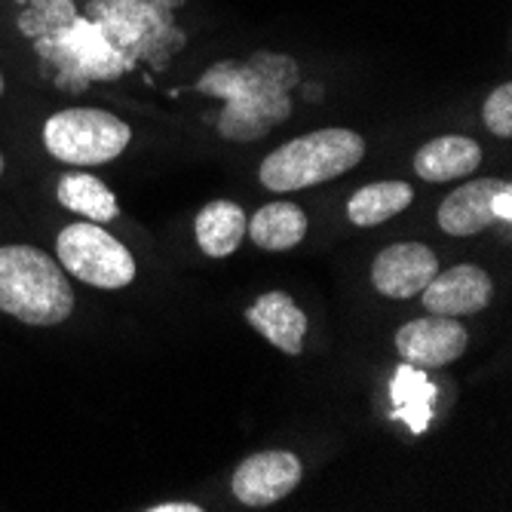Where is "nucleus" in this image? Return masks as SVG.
Wrapping results in <instances>:
<instances>
[{"mask_svg": "<svg viewBox=\"0 0 512 512\" xmlns=\"http://www.w3.org/2000/svg\"><path fill=\"white\" fill-rule=\"evenodd\" d=\"M494 298L491 276L476 264H457L436 273L421 292L424 310L436 316H473L485 310Z\"/></svg>", "mask_w": 512, "mask_h": 512, "instance_id": "9", "label": "nucleus"}, {"mask_svg": "<svg viewBox=\"0 0 512 512\" xmlns=\"http://www.w3.org/2000/svg\"><path fill=\"white\" fill-rule=\"evenodd\" d=\"M148 512H203V506H197V503H157V506H148Z\"/></svg>", "mask_w": 512, "mask_h": 512, "instance_id": "19", "label": "nucleus"}, {"mask_svg": "<svg viewBox=\"0 0 512 512\" xmlns=\"http://www.w3.org/2000/svg\"><path fill=\"white\" fill-rule=\"evenodd\" d=\"M132 142V129L99 108H68L46 120L43 145L56 160L74 166H99L117 160Z\"/></svg>", "mask_w": 512, "mask_h": 512, "instance_id": "4", "label": "nucleus"}, {"mask_svg": "<svg viewBox=\"0 0 512 512\" xmlns=\"http://www.w3.org/2000/svg\"><path fill=\"white\" fill-rule=\"evenodd\" d=\"M365 157L362 135L353 129H319L301 138H292L289 145L276 148L258 169V178L267 191L289 194L307 191L322 181H332L359 166Z\"/></svg>", "mask_w": 512, "mask_h": 512, "instance_id": "3", "label": "nucleus"}, {"mask_svg": "<svg viewBox=\"0 0 512 512\" xmlns=\"http://www.w3.org/2000/svg\"><path fill=\"white\" fill-rule=\"evenodd\" d=\"M470 344L467 329L457 316H421L396 332V353L414 368H445L457 362Z\"/></svg>", "mask_w": 512, "mask_h": 512, "instance_id": "6", "label": "nucleus"}, {"mask_svg": "<svg viewBox=\"0 0 512 512\" xmlns=\"http://www.w3.org/2000/svg\"><path fill=\"white\" fill-rule=\"evenodd\" d=\"M482 166V148L467 135H439L414 154V172L430 184L470 178Z\"/></svg>", "mask_w": 512, "mask_h": 512, "instance_id": "12", "label": "nucleus"}, {"mask_svg": "<svg viewBox=\"0 0 512 512\" xmlns=\"http://www.w3.org/2000/svg\"><path fill=\"white\" fill-rule=\"evenodd\" d=\"M509 181L497 178H476L467 181L463 188H454L442 206H439V227L448 237H476L482 230H488L497 218L491 209V200L500 188H506Z\"/></svg>", "mask_w": 512, "mask_h": 512, "instance_id": "10", "label": "nucleus"}, {"mask_svg": "<svg viewBox=\"0 0 512 512\" xmlns=\"http://www.w3.org/2000/svg\"><path fill=\"white\" fill-rule=\"evenodd\" d=\"M246 212L230 200H212L197 215V246L209 258L234 255L246 237Z\"/></svg>", "mask_w": 512, "mask_h": 512, "instance_id": "13", "label": "nucleus"}, {"mask_svg": "<svg viewBox=\"0 0 512 512\" xmlns=\"http://www.w3.org/2000/svg\"><path fill=\"white\" fill-rule=\"evenodd\" d=\"M4 169H7V163H4V154H0V175H4Z\"/></svg>", "mask_w": 512, "mask_h": 512, "instance_id": "20", "label": "nucleus"}, {"mask_svg": "<svg viewBox=\"0 0 512 512\" xmlns=\"http://www.w3.org/2000/svg\"><path fill=\"white\" fill-rule=\"evenodd\" d=\"M0 96H4V74H0Z\"/></svg>", "mask_w": 512, "mask_h": 512, "instance_id": "21", "label": "nucleus"}, {"mask_svg": "<svg viewBox=\"0 0 512 512\" xmlns=\"http://www.w3.org/2000/svg\"><path fill=\"white\" fill-rule=\"evenodd\" d=\"M270 65L273 68L258 65V59L255 68L218 65L200 80V89L209 96L230 99V108L224 111L218 129L234 142H255L289 117L286 89L298 80L295 62L286 56H273Z\"/></svg>", "mask_w": 512, "mask_h": 512, "instance_id": "1", "label": "nucleus"}, {"mask_svg": "<svg viewBox=\"0 0 512 512\" xmlns=\"http://www.w3.org/2000/svg\"><path fill=\"white\" fill-rule=\"evenodd\" d=\"M246 319L252 329H258L276 350L286 356H298L304 350L307 335V316L298 301L286 292H264L249 310Z\"/></svg>", "mask_w": 512, "mask_h": 512, "instance_id": "11", "label": "nucleus"}, {"mask_svg": "<svg viewBox=\"0 0 512 512\" xmlns=\"http://www.w3.org/2000/svg\"><path fill=\"white\" fill-rule=\"evenodd\" d=\"M301 476V460L292 451H258L240 463L230 488L243 506L261 509L289 497L298 488Z\"/></svg>", "mask_w": 512, "mask_h": 512, "instance_id": "7", "label": "nucleus"}, {"mask_svg": "<svg viewBox=\"0 0 512 512\" xmlns=\"http://www.w3.org/2000/svg\"><path fill=\"white\" fill-rule=\"evenodd\" d=\"M414 200L411 184L405 181H375L359 188L347 203V218L356 227H375L381 221H390L393 215L405 212Z\"/></svg>", "mask_w": 512, "mask_h": 512, "instance_id": "15", "label": "nucleus"}, {"mask_svg": "<svg viewBox=\"0 0 512 512\" xmlns=\"http://www.w3.org/2000/svg\"><path fill=\"white\" fill-rule=\"evenodd\" d=\"M491 209H494V218H500V221H512V188H509V184L494 194Z\"/></svg>", "mask_w": 512, "mask_h": 512, "instance_id": "18", "label": "nucleus"}, {"mask_svg": "<svg viewBox=\"0 0 512 512\" xmlns=\"http://www.w3.org/2000/svg\"><path fill=\"white\" fill-rule=\"evenodd\" d=\"M246 234L252 237L255 246L267 252H286V249H295L307 237V215L301 206L279 200V203L261 206L252 215V221L246 224Z\"/></svg>", "mask_w": 512, "mask_h": 512, "instance_id": "14", "label": "nucleus"}, {"mask_svg": "<svg viewBox=\"0 0 512 512\" xmlns=\"http://www.w3.org/2000/svg\"><path fill=\"white\" fill-rule=\"evenodd\" d=\"M0 310L25 325L65 322L74 289L62 264L34 246H0Z\"/></svg>", "mask_w": 512, "mask_h": 512, "instance_id": "2", "label": "nucleus"}, {"mask_svg": "<svg viewBox=\"0 0 512 512\" xmlns=\"http://www.w3.org/2000/svg\"><path fill=\"white\" fill-rule=\"evenodd\" d=\"M439 273V258L424 243H393L371 261V286L381 295L402 301L421 295Z\"/></svg>", "mask_w": 512, "mask_h": 512, "instance_id": "8", "label": "nucleus"}, {"mask_svg": "<svg viewBox=\"0 0 512 512\" xmlns=\"http://www.w3.org/2000/svg\"><path fill=\"white\" fill-rule=\"evenodd\" d=\"M59 264L80 283L96 289H123L135 279L129 249L96 221L68 224L56 240Z\"/></svg>", "mask_w": 512, "mask_h": 512, "instance_id": "5", "label": "nucleus"}, {"mask_svg": "<svg viewBox=\"0 0 512 512\" xmlns=\"http://www.w3.org/2000/svg\"><path fill=\"white\" fill-rule=\"evenodd\" d=\"M56 197L65 209L96 221V224H105V221H114L117 218V197L111 194V188L105 181H99L96 175H86V172H65L59 178V188H56Z\"/></svg>", "mask_w": 512, "mask_h": 512, "instance_id": "16", "label": "nucleus"}, {"mask_svg": "<svg viewBox=\"0 0 512 512\" xmlns=\"http://www.w3.org/2000/svg\"><path fill=\"white\" fill-rule=\"evenodd\" d=\"M482 120L488 132H494L497 138L512 135V86L509 83L491 89V96L485 99V108H482Z\"/></svg>", "mask_w": 512, "mask_h": 512, "instance_id": "17", "label": "nucleus"}]
</instances>
